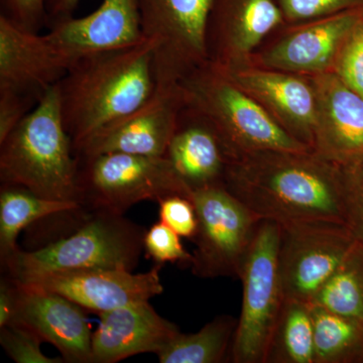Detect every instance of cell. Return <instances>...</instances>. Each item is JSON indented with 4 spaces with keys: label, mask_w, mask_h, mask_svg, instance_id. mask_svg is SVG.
Returning <instances> with one entry per match:
<instances>
[{
    "label": "cell",
    "mask_w": 363,
    "mask_h": 363,
    "mask_svg": "<svg viewBox=\"0 0 363 363\" xmlns=\"http://www.w3.org/2000/svg\"><path fill=\"white\" fill-rule=\"evenodd\" d=\"M37 104L28 98L0 93V143L6 140Z\"/></svg>",
    "instance_id": "836d02e7"
},
{
    "label": "cell",
    "mask_w": 363,
    "mask_h": 363,
    "mask_svg": "<svg viewBox=\"0 0 363 363\" xmlns=\"http://www.w3.org/2000/svg\"><path fill=\"white\" fill-rule=\"evenodd\" d=\"M315 363H363V321L312 305Z\"/></svg>",
    "instance_id": "d4e9b609"
},
{
    "label": "cell",
    "mask_w": 363,
    "mask_h": 363,
    "mask_svg": "<svg viewBox=\"0 0 363 363\" xmlns=\"http://www.w3.org/2000/svg\"><path fill=\"white\" fill-rule=\"evenodd\" d=\"M238 319L220 315L196 333L179 332L157 357L161 363H220L230 359Z\"/></svg>",
    "instance_id": "603a6c76"
},
{
    "label": "cell",
    "mask_w": 363,
    "mask_h": 363,
    "mask_svg": "<svg viewBox=\"0 0 363 363\" xmlns=\"http://www.w3.org/2000/svg\"><path fill=\"white\" fill-rule=\"evenodd\" d=\"M363 18V7L323 18L284 23L255 50L252 65L298 75L333 72L341 48Z\"/></svg>",
    "instance_id": "8fae6325"
},
{
    "label": "cell",
    "mask_w": 363,
    "mask_h": 363,
    "mask_svg": "<svg viewBox=\"0 0 363 363\" xmlns=\"http://www.w3.org/2000/svg\"><path fill=\"white\" fill-rule=\"evenodd\" d=\"M344 178L312 150H262L229 160L224 186L262 220L345 224Z\"/></svg>",
    "instance_id": "6da1fadb"
},
{
    "label": "cell",
    "mask_w": 363,
    "mask_h": 363,
    "mask_svg": "<svg viewBox=\"0 0 363 363\" xmlns=\"http://www.w3.org/2000/svg\"><path fill=\"white\" fill-rule=\"evenodd\" d=\"M185 106L180 82L157 84L145 104L93 133L74 150V156L123 152L164 157Z\"/></svg>",
    "instance_id": "7c38bea8"
},
{
    "label": "cell",
    "mask_w": 363,
    "mask_h": 363,
    "mask_svg": "<svg viewBox=\"0 0 363 363\" xmlns=\"http://www.w3.org/2000/svg\"><path fill=\"white\" fill-rule=\"evenodd\" d=\"M279 226V271L285 298L311 304L357 240L346 224L338 222Z\"/></svg>",
    "instance_id": "30bf717a"
},
{
    "label": "cell",
    "mask_w": 363,
    "mask_h": 363,
    "mask_svg": "<svg viewBox=\"0 0 363 363\" xmlns=\"http://www.w3.org/2000/svg\"><path fill=\"white\" fill-rule=\"evenodd\" d=\"M69 69L47 33L28 32L0 14V93L39 104Z\"/></svg>",
    "instance_id": "e0dca14e"
},
{
    "label": "cell",
    "mask_w": 363,
    "mask_h": 363,
    "mask_svg": "<svg viewBox=\"0 0 363 363\" xmlns=\"http://www.w3.org/2000/svg\"><path fill=\"white\" fill-rule=\"evenodd\" d=\"M333 73L363 97V18L341 48Z\"/></svg>",
    "instance_id": "f1b7e54d"
},
{
    "label": "cell",
    "mask_w": 363,
    "mask_h": 363,
    "mask_svg": "<svg viewBox=\"0 0 363 363\" xmlns=\"http://www.w3.org/2000/svg\"><path fill=\"white\" fill-rule=\"evenodd\" d=\"M73 145L150 99L157 87L152 45L143 44L78 60L55 85Z\"/></svg>",
    "instance_id": "7a4b0ae2"
},
{
    "label": "cell",
    "mask_w": 363,
    "mask_h": 363,
    "mask_svg": "<svg viewBox=\"0 0 363 363\" xmlns=\"http://www.w3.org/2000/svg\"><path fill=\"white\" fill-rule=\"evenodd\" d=\"M316 92L312 152L342 169L363 164V97L333 72L310 76Z\"/></svg>",
    "instance_id": "5bb4252c"
},
{
    "label": "cell",
    "mask_w": 363,
    "mask_h": 363,
    "mask_svg": "<svg viewBox=\"0 0 363 363\" xmlns=\"http://www.w3.org/2000/svg\"><path fill=\"white\" fill-rule=\"evenodd\" d=\"M0 2L1 16L23 30L39 33L40 28L47 25L45 0H0Z\"/></svg>",
    "instance_id": "d6a6232c"
},
{
    "label": "cell",
    "mask_w": 363,
    "mask_h": 363,
    "mask_svg": "<svg viewBox=\"0 0 363 363\" xmlns=\"http://www.w3.org/2000/svg\"><path fill=\"white\" fill-rule=\"evenodd\" d=\"M48 38L71 66L78 60L145 42L138 0H102L88 16L50 25Z\"/></svg>",
    "instance_id": "2e32d148"
},
{
    "label": "cell",
    "mask_w": 363,
    "mask_h": 363,
    "mask_svg": "<svg viewBox=\"0 0 363 363\" xmlns=\"http://www.w3.org/2000/svg\"><path fill=\"white\" fill-rule=\"evenodd\" d=\"M286 23L323 18L363 7V0H277Z\"/></svg>",
    "instance_id": "f546056e"
},
{
    "label": "cell",
    "mask_w": 363,
    "mask_h": 363,
    "mask_svg": "<svg viewBox=\"0 0 363 363\" xmlns=\"http://www.w3.org/2000/svg\"><path fill=\"white\" fill-rule=\"evenodd\" d=\"M80 0H45L47 25L70 18Z\"/></svg>",
    "instance_id": "d590c367"
},
{
    "label": "cell",
    "mask_w": 363,
    "mask_h": 363,
    "mask_svg": "<svg viewBox=\"0 0 363 363\" xmlns=\"http://www.w3.org/2000/svg\"><path fill=\"white\" fill-rule=\"evenodd\" d=\"M281 226L260 221L243 266L242 307L231 348L234 363H266L272 331L285 302L279 271Z\"/></svg>",
    "instance_id": "52a82bcc"
},
{
    "label": "cell",
    "mask_w": 363,
    "mask_h": 363,
    "mask_svg": "<svg viewBox=\"0 0 363 363\" xmlns=\"http://www.w3.org/2000/svg\"><path fill=\"white\" fill-rule=\"evenodd\" d=\"M160 221L167 224L181 238L194 240L198 220L194 203L184 195H171L157 202Z\"/></svg>",
    "instance_id": "4dcf8cb0"
},
{
    "label": "cell",
    "mask_w": 363,
    "mask_h": 363,
    "mask_svg": "<svg viewBox=\"0 0 363 363\" xmlns=\"http://www.w3.org/2000/svg\"><path fill=\"white\" fill-rule=\"evenodd\" d=\"M14 281L18 303L11 323L54 345L65 362L91 363L93 333L84 308L58 293Z\"/></svg>",
    "instance_id": "ac0fdd59"
},
{
    "label": "cell",
    "mask_w": 363,
    "mask_h": 363,
    "mask_svg": "<svg viewBox=\"0 0 363 363\" xmlns=\"http://www.w3.org/2000/svg\"><path fill=\"white\" fill-rule=\"evenodd\" d=\"M92 334L91 363H116L142 353L157 354L180 332L149 302L99 314Z\"/></svg>",
    "instance_id": "ffe728a7"
},
{
    "label": "cell",
    "mask_w": 363,
    "mask_h": 363,
    "mask_svg": "<svg viewBox=\"0 0 363 363\" xmlns=\"http://www.w3.org/2000/svg\"><path fill=\"white\" fill-rule=\"evenodd\" d=\"M191 199L198 220L191 271L201 279H240L262 219L223 184L196 190Z\"/></svg>",
    "instance_id": "ba28073f"
},
{
    "label": "cell",
    "mask_w": 363,
    "mask_h": 363,
    "mask_svg": "<svg viewBox=\"0 0 363 363\" xmlns=\"http://www.w3.org/2000/svg\"><path fill=\"white\" fill-rule=\"evenodd\" d=\"M225 74L259 102L286 133L312 150L317 105L310 76L252 64Z\"/></svg>",
    "instance_id": "d6986e66"
},
{
    "label": "cell",
    "mask_w": 363,
    "mask_h": 363,
    "mask_svg": "<svg viewBox=\"0 0 363 363\" xmlns=\"http://www.w3.org/2000/svg\"><path fill=\"white\" fill-rule=\"evenodd\" d=\"M266 363H315L311 304L285 298L272 331Z\"/></svg>",
    "instance_id": "cb8c5ba5"
},
{
    "label": "cell",
    "mask_w": 363,
    "mask_h": 363,
    "mask_svg": "<svg viewBox=\"0 0 363 363\" xmlns=\"http://www.w3.org/2000/svg\"><path fill=\"white\" fill-rule=\"evenodd\" d=\"M162 267L156 264L142 274L121 269L50 272L21 283L65 296L99 315L124 306L149 302L161 295L164 292L160 277Z\"/></svg>",
    "instance_id": "9a60e30c"
},
{
    "label": "cell",
    "mask_w": 363,
    "mask_h": 363,
    "mask_svg": "<svg viewBox=\"0 0 363 363\" xmlns=\"http://www.w3.org/2000/svg\"><path fill=\"white\" fill-rule=\"evenodd\" d=\"M75 157L77 202L87 214L124 215L140 202L192 197L167 157L123 152Z\"/></svg>",
    "instance_id": "8992f818"
},
{
    "label": "cell",
    "mask_w": 363,
    "mask_h": 363,
    "mask_svg": "<svg viewBox=\"0 0 363 363\" xmlns=\"http://www.w3.org/2000/svg\"><path fill=\"white\" fill-rule=\"evenodd\" d=\"M180 84L186 105L211 124L229 160L262 150H312L209 61L182 79Z\"/></svg>",
    "instance_id": "277c9868"
},
{
    "label": "cell",
    "mask_w": 363,
    "mask_h": 363,
    "mask_svg": "<svg viewBox=\"0 0 363 363\" xmlns=\"http://www.w3.org/2000/svg\"><path fill=\"white\" fill-rule=\"evenodd\" d=\"M79 203L47 199L23 187L1 185L0 191V257L18 252V234L30 224L54 215L80 210Z\"/></svg>",
    "instance_id": "7402d4cb"
},
{
    "label": "cell",
    "mask_w": 363,
    "mask_h": 363,
    "mask_svg": "<svg viewBox=\"0 0 363 363\" xmlns=\"http://www.w3.org/2000/svg\"><path fill=\"white\" fill-rule=\"evenodd\" d=\"M164 157L191 192L224 185L229 157L223 143L211 124L187 105Z\"/></svg>",
    "instance_id": "44dd1931"
},
{
    "label": "cell",
    "mask_w": 363,
    "mask_h": 363,
    "mask_svg": "<svg viewBox=\"0 0 363 363\" xmlns=\"http://www.w3.org/2000/svg\"><path fill=\"white\" fill-rule=\"evenodd\" d=\"M213 0H138L157 84L178 83L208 62L207 26Z\"/></svg>",
    "instance_id": "9c48e42d"
},
{
    "label": "cell",
    "mask_w": 363,
    "mask_h": 363,
    "mask_svg": "<svg viewBox=\"0 0 363 363\" xmlns=\"http://www.w3.org/2000/svg\"><path fill=\"white\" fill-rule=\"evenodd\" d=\"M0 180L47 199L77 202V162L55 86L0 143Z\"/></svg>",
    "instance_id": "3957f363"
},
{
    "label": "cell",
    "mask_w": 363,
    "mask_h": 363,
    "mask_svg": "<svg viewBox=\"0 0 363 363\" xmlns=\"http://www.w3.org/2000/svg\"><path fill=\"white\" fill-rule=\"evenodd\" d=\"M145 257L156 264L164 266L167 262L190 267L193 255L181 242V236L162 221L157 222L145 231L143 240Z\"/></svg>",
    "instance_id": "4316f807"
},
{
    "label": "cell",
    "mask_w": 363,
    "mask_h": 363,
    "mask_svg": "<svg viewBox=\"0 0 363 363\" xmlns=\"http://www.w3.org/2000/svg\"><path fill=\"white\" fill-rule=\"evenodd\" d=\"M18 303V285L11 277L0 281V328L11 324L16 314Z\"/></svg>",
    "instance_id": "e575fe53"
},
{
    "label": "cell",
    "mask_w": 363,
    "mask_h": 363,
    "mask_svg": "<svg viewBox=\"0 0 363 363\" xmlns=\"http://www.w3.org/2000/svg\"><path fill=\"white\" fill-rule=\"evenodd\" d=\"M311 304L363 321V245L359 241H355Z\"/></svg>",
    "instance_id": "484cf974"
},
{
    "label": "cell",
    "mask_w": 363,
    "mask_h": 363,
    "mask_svg": "<svg viewBox=\"0 0 363 363\" xmlns=\"http://www.w3.org/2000/svg\"><path fill=\"white\" fill-rule=\"evenodd\" d=\"M344 173L345 224L355 240L363 245V164L344 169Z\"/></svg>",
    "instance_id": "1f68e13d"
},
{
    "label": "cell",
    "mask_w": 363,
    "mask_h": 363,
    "mask_svg": "<svg viewBox=\"0 0 363 363\" xmlns=\"http://www.w3.org/2000/svg\"><path fill=\"white\" fill-rule=\"evenodd\" d=\"M284 23L277 0H213L207 26L208 61L224 73L250 65L255 50Z\"/></svg>",
    "instance_id": "4fadbf2b"
},
{
    "label": "cell",
    "mask_w": 363,
    "mask_h": 363,
    "mask_svg": "<svg viewBox=\"0 0 363 363\" xmlns=\"http://www.w3.org/2000/svg\"><path fill=\"white\" fill-rule=\"evenodd\" d=\"M44 341L30 329L11 323L0 328V344L13 362L18 363H62L63 357H49L43 353Z\"/></svg>",
    "instance_id": "83f0119b"
},
{
    "label": "cell",
    "mask_w": 363,
    "mask_h": 363,
    "mask_svg": "<svg viewBox=\"0 0 363 363\" xmlns=\"http://www.w3.org/2000/svg\"><path fill=\"white\" fill-rule=\"evenodd\" d=\"M145 228L124 215L91 213L75 231L33 252L18 250L1 264L7 276L26 281L50 272L121 269L133 272L145 252Z\"/></svg>",
    "instance_id": "5b68a950"
}]
</instances>
